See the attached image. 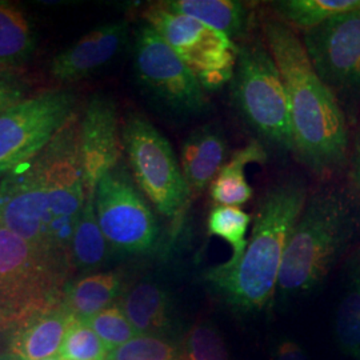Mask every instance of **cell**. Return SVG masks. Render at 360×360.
Returning <instances> with one entry per match:
<instances>
[{"label":"cell","mask_w":360,"mask_h":360,"mask_svg":"<svg viewBox=\"0 0 360 360\" xmlns=\"http://www.w3.org/2000/svg\"><path fill=\"white\" fill-rule=\"evenodd\" d=\"M74 316L63 303L39 312L11 330L10 354L15 360H43L59 356L65 333Z\"/></svg>","instance_id":"obj_17"},{"label":"cell","mask_w":360,"mask_h":360,"mask_svg":"<svg viewBox=\"0 0 360 360\" xmlns=\"http://www.w3.org/2000/svg\"><path fill=\"white\" fill-rule=\"evenodd\" d=\"M335 331L340 348L360 360V251L351 262L347 285L336 312Z\"/></svg>","instance_id":"obj_25"},{"label":"cell","mask_w":360,"mask_h":360,"mask_svg":"<svg viewBox=\"0 0 360 360\" xmlns=\"http://www.w3.org/2000/svg\"><path fill=\"white\" fill-rule=\"evenodd\" d=\"M43 360H63L60 356H53V358H49V359H43Z\"/></svg>","instance_id":"obj_34"},{"label":"cell","mask_w":360,"mask_h":360,"mask_svg":"<svg viewBox=\"0 0 360 360\" xmlns=\"http://www.w3.org/2000/svg\"><path fill=\"white\" fill-rule=\"evenodd\" d=\"M270 7L279 20L306 31L335 16L359 11L360 0H279Z\"/></svg>","instance_id":"obj_24"},{"label":"cell","mask_w":360,"mask_h":360,"mask_svg":"<svg viewBox=\"0 0 360 360\" xmlns=\"http://www.w3.org/2000/svg\"><path fill=\"white\" fill-rule=\"evenodd\" d=\"M355 230L347 196L335 188L309 195L284 251L276 294L306 295L322 283Z\"/></svg>","instance_id":"obj_3"},{"label":"cell","mask_w":360,"mask_h":360,"mask_svg":"<svg viewBox=\"0 0 360 360\" xmlns=\"http://www.w3.org/2000/svg\"><path fill=\"white\" fill-rule=\"evenodd\" d=\"M355 178H356V183H358L360 190V143L358 146V151H356V159H355Z\"/></svg>","instance_id":"obj_33"},{"label":"cell","mask_w":360,"mask_h":360,"mask_svg":"<svg viewBox=\"0 0 360 360\" xmlns=\"http://www.w3.org/2000/svg\"><path fill=\"white\" fill-rule=\"evenodd\" d=\"M80 159L86 191L96 186L120 165L123 153L122 127L115 101L104 94H94L80 115Z\"/></svg>","instance_id":"obj_14"},{"label":"cell","mask_w":360,"mask_h":360,"mask_svg":"<svg viewBox=\"0 0 360 360\" xmlns=\"http://www.w3.org/2000/svg\"><path fill=\"white\" fill-rule=\"evenodd\" d=\"M77 95L47 90L0 112V178L38 155L74 115Z\"/></svg>","instance_id":"obj_10"},{"label":"cell","mask_w":360,"mask_h":360,"mask_svg":"<svg viewBox=\"0 0 360 360\" xmlns=\"http://www.w3.org/2000/svg\"><path fill=\"white\" fill-rule=\"evenodd\" d=\"M172 13L186 15L217 30L226 37L240 39L250 26V13L245 3L235 0H167L160 1Z\"/></svg>","instance_id":"obj_20"},{"label":"cell","mask_w":360,"mask_h":360,"mask_svg":"<svg viewBox=\"0 0 360 360\" xmlns=\"http://www.w3.org/2000/svg\"><path fill=\"white\" fill-rule=\"evenodd\" d=\"M303 46L323 83L336 94L360 92V10L306 30Z\"/></svg>","instance_id":"obj_12"},{"label":"cell","mask_w":360,"mask_h":360,"mask_svg":"<svg viewBox=\"0 0 360 360\" xmlns=\"http://www.w3.org/2000/svg\"><path fill=\"white\" fill-rule=\"evenodd\" d=\"M227 160L229 144L217 126H202L186 138L179 162L191 198L210 188Z\"/></svg>","instance_id":"obj_16"},{"label":"cell","mask_w":360,"mask_h":360,"mask_svg":"<svg viewBox=\"0 0 360 360\" xmlns=\"http://www.w3.org/2000/svg\"><path fill=\"white\" fill-rule=\"evenodd\" d=\"M134 70L143 90L169 114L193 117L206 111L205 89L176 52L147 23L135 35Z\"/></svg>","instance_id":"obj_9"},{"label":"cell","mask_w":360,"mask_h":360,"mask_svg":"<svg viewBox=\"0 0 360 360\" xmlns=\"http://www.w3.org/2000/svg\"><path fill=\"white\" fill-rule=\"evenodd\" d=\"M252 219L240 207L215 206L207 218V230L212 236L227 242L231 247V257L226 262L236 263L243 257Z\"/></svg>","instance_id":"obj_26"},{"label":"cell","mask_w":360,"mask_h":360,"mask_svg":"<svg viewBox=\"0 0 360 360\" xmlns=\"http://www.w3.org/2000/svg\"><path fill=\"white\" fill-rule=\"evenodd\" d=\"M264 41L283 80L294 153L311 171L323 175L347 159L348 129L338 98L315 72L302 39L279 19L263 22Z\"/></svg>","instance_id":"obj_1"},{"label":"cell","mask_w":360,"mask_h":360,"mask_svg":"<svg viewBox=\"0 0 360 360\" xmlns=\"http://www.w3.org/2000/svg\"><path fill=\"white\" fill-rule=\"evenodd\" d=\"M107 360H184L183 348L159 336L138 335L110 352Z\"/></svg>","instance_id":"obj_28"},{"label":"cell","mask_w":360,"mask_h":360,"mask_svg":"<svg viewBox=\"0 0 360 360\" xmlns=\"http://www.w3.org/2000/svg\"><path fill=\"white\" fill-rule=\"evenodd\" d=\"M35 44V34L26 13L0 0V75L26 65Z\"/></svg>","instance_id":"obj_22"},{"label":"cell","mask_w":360,"mask_h":360,"mask_svg":"<svg viewBox=\"0 0 360 360\" xmlns=\"http://www.w3.org/2000/svg\"><path fill=\"white\" fill-rule=\"evenodd\" d=\"M129 32V22L124 19L92 30L52 58L49 68L51 77L60 83H74L90 77L120 53Z\"/></svg>","instance_id":"obj_15"},{"label":"cell","mask_w":360,"mask_h":360,"mask_svg":"<svg viewBox=\"0 0 360 360\" xmlns=\"http://www.w3.org/2000/svg\"><path fill=\"white\" fill-rule=\"evenodd\" d=\"M266 160L267 153L259 142H251L232 155L210 186L211 199L217 206L245 205L252 198V187L245 179V167L252 163L263 165Z\"/></svg>","instance_id":"obj_21"},{"label":"cell","mask_w":360,"mask_h":360,"mask_svg":"<svg viewBox=\"0 0 360 360\" xmlns=\"http://www.w3.org/2000/svg\"><path fill=\"white\" fill-rule=\"evenodd\" d=\"M123 291V278L119 272H98L67 283L63 306L77 319L87 321L91 316L115 304Z\"/></svg>","instance_id":"obj_19"},{"label":"cell","mask_w":360,"mask_h":360,"mask_svg":"<svg viewBox=\"0 0 360 360\" xmlns=\"http://www.w3.org/2000/svg\"><path fill=\"white\" fill-rule=\"evenodd\" d=\"M84 322L101 338L110 352L139 335L129 323L120 304L103 309Z\"/></svg>","instance_id":"obj_30"},{"label":"cell","mask_w":360,"mask_h":360,"mask_svg":"<svg viewBox=\"0 0 360 360\" xmlns=\"http://www.w3.org/2000/svg\"><path fill=\"white\" fill-rule=\"evenodd\" d=\"M0 227L56 255L50 243V212L38 155L0 178Z\"/></svg>","instance_id":"obj_13"},{"label":"cell","mask_w":360,"mask_h":360,"mask_svg":"<svg viewBox=\"0 0 360 360\" xmlns=\"http://www.w3.org/2000/svg\"><path fill=\"white\" fill-rule=\"evenodd\" d=\"M230 83L232 101L247 126L275 148L294 153L283 80L264 40L239 46Z\"/></svg>","instance_id":"obj_5"},{"label":"cell","mask_w":360,"mask_h":360,"mask_svg":"<svg viewBox=\"0 0 360 360\" xmlns=\"http://www.w3.org/2000/svg\"><path fill=\"white\" fill-rule=\"evenodd\" d=\"M122 138L132 176L143 195L160 215L168 220H179L191 195L179 159L167 138L138 114L126 119Z\"/></svg>","instance_id":"obj_7"},{"label":"cell","mask_w":360,"mask_h":360,"mask_svg":"<svg viewBox=\"0 0 360 360\" xmlns=\"http://www.w3.org/2000/svg\"><path fill=\"white\" fill-rule=\"evenodd\" d=\"M143 18L176 52L206 92L231 82L239 53L233 40L193 18L169 11L162 3L150 6Z\"/></svg>","instance_id":"obj_8"},{"label":"cell","mask_w":360,"mask_h":360,"mask_svg":"<svg viewBox=\"0 0 360 360\" xmlns=\"http://www.w3.org/2000/svg\"><path fill=\"white\" fill-rule=\"evenodd\" d=\"M110 351L84 321L74 318L65 333L59 356L63 360H107Z\"/></svg>","instance_id":"obj_27"},{"label":"cell","mask_w":360,"mask_h":360,"mask_svg":"<svg viewBox=\"0 0 360 360\" xmlns=\"http://www.w3.org/2000/svg\"><path fill=\"white\" fill-rule=\"evenodd\" d=\"M26 84L11 74L0 75V112L27 98Z\"/></svg>","instance_id":"obj_31"},{"label":"cell","mask_w":360,"mask_h":360,"mask_svg":"<svg viewBox=\"0 0 360 360\" xmlns=\"http://www.w3.org/2000/svg\"><path fill=\"white\" fill-rule=\"evenodd\" d=\"M70 263L0 227V330L63 303Z\"/></svg>","instance_id":"obj_4"},{"label":"cell","mask_w":360,"mask_h":360,"mask_svg":"<svg viewBox=\"0 0 360 360\" xmlns=\"http://www.w3.org/2000/svg\"><path fill=\"white\" fill-rule=\"evenodd\" d=\"M0 360H11L10 358H1Z\"/></svg>","instance_id":"obj_35"},{"label":"cell","mask_w":360,"mask_h":360,"mask_svg":"<svg viewBox=\"0 0 360 360\" xmlns=\"http://www.w3.org/2000/svg\"><path fill=\"white\" fill-rule=\"evenodd\" d=\"M184 360H231L218 328L210 323H198L183 343Z\"/></svg>","instance_id":"obj_29"},{"label":"cell","mask_w":360,"mask_h":360,"mask_svg":"<svg viewBox=\"0 0 360 360\" xmlns=\"http://www.w3.org/2000/svg\"><path fill=\"white\" fill-rule=\"evenodd\" d=\"M127 169L119 165L96 186L95 208L99 226L112 251L126 255L151 252L159 240L153 210Z\"/></svg>","instance_id":"obj_11"},{"label":"cell","mask_w":360,"mask_h":360,"mask_svg":"<svg viewBox=\"0 0 360 360\" xmlns=\"http://www.w3.org/2000/svg\"><path fill=\"white\" fill-rule=\"evenodd\" d=\"M307 198L306 184L297 178L271 186L260 199L243 257L207 271V283L229 306L251 312L270 304L285 247Z\"/></svg>","instance_id":"obj_2"},{"label":"cell","mask_w":360,"mask_h":360,"mask_svg":"<svg viewBox=\"0 0 360 360\" xmlns=\"http://www.w3.org/2000/svg\"><path fill=\"white\" fill-rule=\"evenodd\" d=\"M120 307L139 335L159 336L172 326V306L167 291L151 279L134 284L124 294Z\"/></svg>","instance_id":"obj_18"},{"label":"cell","mask_w":360,"mask_h":360,"mask_svg":"<svg viewBox=\"0 0 360 360\" xmlns=\"http://www.w3.org/2000/svg\"><path fill=\"white\" fill-rule=\"evenodd\" d=\"M111 247L108 245L95 208V191H86L84 206L77 219L71 240L72 269L92 271L102 267L108 259Z\"/></svg>","instance_id":"obj_23"},{"label":"cell","mask_w":360,"mask_h":360,"mask_svg":"<svg viewBox=\"0 0 360 360\" xmlns=\"http://www.w3.org/2000/svg\"><path fill=\"white\" fill-rule=\"evenodd\" d=\"M275 360H309L303 348L294 340H283L275 351Z\"/></svg>","instance_id":"obj_32"},{"label":"cell","mask_w":360,"mask_h":360,"mask_svg":"<svg viewBox=\"0 0 360 360\" xmlns=\"http://www.w3.org/2000/svg\"><path fill=\"white\" fill-rule=\"evenodd\" d=\"M79 129L80 115L75 112L38 154L41 186L50 212L52 251L70 264L72 235L86 200Z\"/></svg>","instance_id":"obj_6"}]
</instances>
